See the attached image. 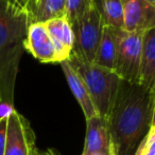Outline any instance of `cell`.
Wrapping results in <instances>:
<instances>
[{"label":"cell","instance_id":"cell-1","mask_svg":"<svg viewBox=\"0 0 155 155\" xmlns=\"http://www.w3.org/2000/svg\"><path fill=\"white\" fill-rule=\"evenodd\" d=\"M155 90L121 80L106 118L115 155H134L137 146L154 124Z\"/></svg>","mask_w":155,"mask_h":155},{"label":"cell","instance_id":"cell-2","mask_svg":"<svg viewBox=\"0 0 155 155\" xmlns=\"http://www.w3.org/2000/svg\"><path fill=\"white\" fill-rule=\"evenodd\" d=\"M29 25L25 8L10 0H0V104L10 109Z\"/></svg>","mask_w":155,"mask_h":155},{"label":"cell","instance_id":"cell-3","mask_svg":"<svg viewBox=\"0 0 155 155\" xmlns=\"http://www.w3.org/2000/svg\"><path fill=\"white\" fill-rule=\"evenodd\" d=\"M67 61L84 82L98 115L106 119L113 108L121 79L114 71L85 61L72 53Z\"/></svg>","mask_w":155,"mask_h":155},{"label":"cell","instance_id":"cell-4","mask_svg":"<svg viewBox=\"0 0 155 155\" xmlns=\"http://www.w3.org/2000/svg\"><path fill=\"white\" fill-rule=\"evenodd\" d=\"M103 22L95 4L72 27L75 45L71 53L85 61L93 62L101 39Z\"/></svg>","mask_w":155,"mask_h":155},{"label":"cell","instance_id":"cell-5","mask_svg":"<svg viewBox=\"0 0 155 155\" xmlns=\"http://www.w3.org/2000/svg\"><path fill=\"white\" fill-rule=\"evenodd\" d=\"M143 33H128L121 30L119 34L114 72L123 81L138 84Z\"/></svg>","mask_w":155,"mask_h":155},{"label":"cell","instance_id":"cell-6","mask_svg":"<svg viewBox=\"0 0 155 155\" xmlns=\"http://www.w3.org/2000/svg\"><path fill=\"white\" fill-rule=\"evenodd\" d=\"M35 135L29 121L16 110L8 114L4 155H33Z\"/></svg>","mask_w":155,"mask_h":155},{"label":"cell","instance_id":"cell-7","mask_svg":"<svg viewBox=\"0 0 155 155\" xmlns=\"http://www.w3.org/2000/svg\"><path fill=\"white\" fill-rule=\"evenodd\" d=\"M122 4L123 31L137 33L155 28V5L147 0H122Z\"/></svg>","mask_w":155,"mask_h":155},{"label":"cell","instance_id":"cell-8","mask_svg":"<svg viewBox=\"0 0 155 155\" xmlns=\"http://www.w3.org/2000/svg\"><path fill=\"white\" fill-rule=\"evenodd\" d=\"M23 48L25 51L31 54L38 61L43 63H58L55 49L46 30L45 23H30Z\"/></svg>","mask_w":155,"mask_h":155},{"label":"cell","instance_id":"cell-9","mask_svg":"<svg viewBox=\"0 0 155 155\" xmlns=\"http://www.w3.org/2000/svg\"><path fill=\"white\" fill-rule=\"evenodd\" d=\"M113 148L107 120L95 116L86 119V135L82 155H90L102 151H111Z\"/></svg>","mask_w":155,"mask_h":155},{"label":"cell","instance_id":"cell-10","mask_svg":"<svg viewBox=\"0 0 155 155\" xmlns=\"http://www.w3.org/2000/svg\"><path fill=\"white\" fill-rule=\"evenodd\" d=\"M45 27L55 49L58 63L68 60L75 45L73 30L63 17L46 21Z\"/></svg>","mask_w":155,"mask_h":155},{"label":"cell","instance_id":"cell-11","mask_svg":"<svg viewBox=\"0 0 155 155\" xmlns=\"http://www.w3.org/2000/svg\"><path fill=\"white\" fill-rule=\"evenodd\" d=\"M138 84L147 90H155V28L143 33Z\"/></svg>","mask_w":155,"mask_h":155},{"label":"cell","instance_id":"cell-12","mask_svg":"<svg viewBox=\"0 0 155 155\" xmlns=\"http://www.w3.org/2000/svg\"><path fill=\"white\" fill-rule=\"evenodd\" d=\"M61 67H62L65 78H66L67 84H68L71 92H72L73 96L80 104L83 113H84L85 118L89 119L91 117L99 116L97 110H96L95 104L91 100L90 95H89L83 80L77 74V72L72 69V67L69 64L67 60L61 62Z\"/></svg>","mask_w":155,"mask_h":155},{"label":"cell","instance_id":"cell-13","mask_svg":"<svg viewBox=\"0 0 155 155\" xmlns=\"http://www.w3.org/2000/svg\"><path fill=\"white\" fill-rule=\"evenodd\" d=\"M121 30L122 29L104 25L93 63L104 69L114 71L117 56L118 38Z\"/></svg>","mask_w":155,"mask_h":155},{"label":"cell","instance_id":"cell-14","mask_svg":"<svg viewBox=\"0 0 155 155\" xmlns=\"http://www.w3.org/2000/svg\"><path fill=\"white\" fill-rule=\"evenodd\" d=\"M66 0H38L27 10L29 22H46L64 17Z\"/></svg>","mask_w":155,"mask_h":155},{"label":"cell","instance_id":"cell-15","mask_svg":"<svg viewBox=\"0 0 155 155\" xmlns=\"http://www.w3.org/2000/svg\"><path fill=\"white\" fill-rule=\"evenodd\" d=\"M101 16L103 25L122 29L123 23V4L122 0H93Z\"/></svg>","mask_w":155,"mask_h":155},{"label":"cell","instance_id":"cell-16","mask_svg":"<svg viewBox=\"0 0 155 155\" xmlns=\"http://www.w3.org/2000/svg\"><path fill=\"white\" fill-rule=\"evenodd\" d=\"M93 0H66L65 14L63 18L72 28L91 8Z\"/></svg>","mask_w":155,"mask_h":155},{"label":"cell","instance_id":"cell-17","mask_svg":"<svg viewBox=\"0 0 155 155\" xmlns=\"http://www.w3.org/2000/svg\"><path fill=\"white\" fill-rule=\"evenodd\" d=\"M134 155H155V126L152 124L147 135L137 146Z\"/></svg>","mask_w":155,"mask_h":155},{"label":"cell","instance_id":"cell-18","mask_svg":"<svg viewBox=\"0 0 155 155\" xmlns=\"http://www.w3.org/2000/svg\"><path fill=\"white\" fill-rule=\"evenodd\" d=\"M6 127H8V115L0 116V155H4L6 143Z\"/></svg>","mask_w":155,"mask_h":155},{"label":"cell","instance_id":"cell-19","mask_svg":"<svg viewBox=\"0 0 155 155\" xmlns=\"http://www.w3.org/2000/svg\"><path fill=\"white\" fill-rule=\"evenodd\" d=\"M10 1L12 2V3L16 4L17 6H20V8H23L26 10L27 6L29 5L33 0H10Z\"/></svg>","mask_w":155,"mask_h":155},{"label":"cell","instance_id":"cell-20","mask_svg":"<svg viewBox=\"0 0 155 155\" xmlns=\"http://www.w3.org/2000/svg\"><path fill=\"white\" fill-rule=\"evenodd\" d=\"M90 155H115L114 149H112L111 151H102V152H97V153H93Z\"/></svg>","mask_w":155,"mask_h":155},{"label":"cell","instance_id":"cell-21","mask_svg":"<svg viewBox=\"0 0 155 155\" xmlns=\"http://www.w3.org/2000/svg\"><path fill=\"white\" fill-rule=\"evenodd\" d=\"M45 155H60V154H58V152L55 151L54 149H49L46 151Z\"/></svg>","mask_w":155,"mask_h":155},{"label":"cell","instance_id":"cell-22","mask_svg":"<svg viewBox=\"0 0 155 155\" xmlns=\"http://www.w3.org/2000/svg\"><path fill=\"white\" fill-rule=\"evenodd\" d=\"M37 1H38V0H33V1H32V2H31V3H30V4H29V5H28V6H27V8H26V11H27V10H28V8H30V6H32V5H33V4H34V3H35V2H37Z\"/></svg>","mask_w":155,"mask_h":155},{"label":"cell","instance_id":"cell-23","mask_svg":"<svg viewBox=\"0 0 155 155\" xmlns=\"http://www.w3.org/2000/svg\"><path fill=\"white\" fill-rule=\"evenodd\" d=\"M148 2H150V3L152 4V5H155V0H147Z\"/></svg>","mask_w":155,"mask_h":155},{"label":"cell","instance_id":"cell-24","mask_svg":"<svg viewBox=\"0 0 155 155\" xmlns=\"http://www.w3.org/2000/svg\"><path fill=\"white\" fill-rule=\"evenodd\" d=\"M33 155H37V154H33Z\"/></svg>","mask_w":155,"mask_h":155}]
</instances>
